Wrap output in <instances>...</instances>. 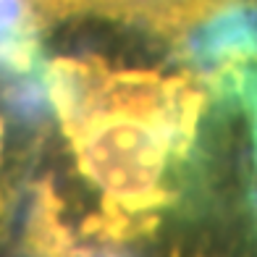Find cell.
I'll return each instance as SVG.
<instances>
[{
    "mask_svg": "<svg viewBox=\"0 0 257 257\" xmlns=\"http://www.w3.org/2000/svg\"><path fill=\"white\" fill-rule=\"evenodd\" d=\"M37 37L27 27L21 0H0V61L27 68L34 61Z\"/></svg>",
    "mask_w": 257,
    "mask_h": 257,
    "instance_id": "cell-1",
    "label": "cell"
},
{
    "mask_svg": "<svg viewBox=\"0 0 257 257\" xmlns=\"http://www.w3.org/2000/svg\"><path fill=\"white\" fill-rule=\"evenodd\" d=\"M24 3L27 27L34 37L50 32L68 21L97 16L102 0H21Z\"/></svg>",
    "mask_w": 257,
    "mask_h": 257,
    "instance_id": "cell-2",
    "label": "cell"
},
{
    "mask_svg": "<svg viewBox=\"0 0 257 257\" xmlns=\"http://www.w3.org/2000/svg\"><path fill=\"white\" fill-rule=\"evenodd\" d=\"M3 160H6V123L0 115V233L6 228L8 218V197H6V184H3Z\"/></svg>",
    "mask_w": 257,
    "mask_h": 257,
    "instance_id": "cell-3",
    "label": "cell"
}]
</instances>
